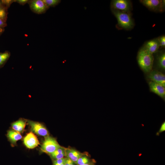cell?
Segmentation results:
<instances>
[{
    "mask_svg": "<svg viewBox=\"0 0 165 165\" xmlns=\"http://www.w3.org/2000/svg\"><path fill=\"white\" fill-rule=\"evenodd\" d=\"M137 61L139 66L144 72L149 73L152 71L154 61L153 56L143 47L138 52Z\"/></svg>",
    "mask_w": 165,
    "mask_h": 165,
    "instance_id": "cell-1",
    "label": "cell"
},
{
    "mask_svg": "<svg viewBox=\"0 0 165 165\" xmlns=\"http://www.w3.org/2000/svg\"><path fill=\"white\" fill-rule=\"evenodd\" d=\"M116 18L119 26L123 29L130 30L132 28L134 24L130 12H126L112 9Z\"/></svg>",
    "mask_w": 165,
    "mask_h": 165,
    "instance_id": "cell-2",
    "label": "cell"
},
{
    "mask_svg": "<svg viewBox=\"0 0 165 165\" xmlns=\"http://www.w3.org/2000/svg\"><path fill=\"white\" fill-rule=\"evenodd\" d=\"M60 146L55 138L48 135L45 137L40 149L43 152L50 155Z\"/></svg>",
    "mask_w": 165,
    "mask_h": 165,
    "instance_id": "cell-3",
    "label": "cell"
},
{
    "mask_svg": "<svg viewBox=\"0 0 165 165\" xmlns=\"http://www.w3.org/2000/svg\"><path fill=\"white\" fill-rule=\"evenodd\" d=\"M140 2L149 10L156 12L164 11L165 0H141Z\"/></svg>",
    "mask_w": 165,
    "mask_h": 165,
    "instance_id": "cell-4",
    "label": "cell"
},
{
    "mask_svg": "<svg viewBox=\"0 0 165 165\" xmlns=\"http://www.w3.org/2000/svg\"><path fill=\"white\" fill-rule=\"evenodd\" d=\"M112 9L130 12L132 8L131 2L128 0H113L111 2Z\"/></svg>",
    "mask_w": 165,
    "mask_h": 165,
    "instance_id": "cell-5",
    "label": "cell"
},
{
    "mask_svg": "<svg viewBox=\"0 0 165 165\" xmlns=\"http://www.w3.org/2000/svg\"><path fill=\"white\" fill-rule=\"evenodd\" d=\"M27 122L31 127V130L36 134L45 137L49 135L48 131L42 124L30 120H27Z\"/></svg>",
    "mask_w": 165,
    "mask_h": 165,
    "instance_id": "cell-6",
    "label": "cell"
},
{
    "mask_svg": "<svg viewBox=\"0 0 165 165\" xmlns=\"http://www.w3.org/2000/svg\"><path fill=\"white\" fill-rule=\"evenodd\" d=\"M31 9L37 14L44 13L49 8L42 0H33L29 2Z\"/></svg>",
    "mask_w": 165,
    "mask_h": 165,
    "instance_id": "cell-7",
    "label": "cell"
},
{
    "mask_svg": "<svg viewBox=\"0 0 165 165\" xmlns=\"http://www.w3.org/2000/svg\"><path fill=\"white\" fill-rule=\"evenodd\" d=\"M148 77L150 81L165 86V75L162 72L156 70L151 71Z\"/></svg>",
    "mask_w": 165,
    "mask_h": 165,
    "instance_id": "cell-8",
    "label": "cell"
},
{
    "mask_svg": "<svg viewBox=\"0 0 165 165\" xmlns=\"http://www.w3.org/2000/svg\"><path fill=\"white\" fill-rule=\"evenodd\" d=\"M24 145L28 148L33 149L39 144V141L34 134L31 132L28 134L23 140Z\"/></svg>",
    "mask_w": 165,
    "mask_h": 165,
    "instance_id": "cell-9",
    "label": "cell"
},
{
    "mask_svg": "<svg viewBox=\"0 0 165 165\" xmlns=\"http://www.w3.org/2000/svg\"><path fill=\"white\" fill-rule=\"evenodd\" d=\"M150 90L163 99L165 97V87L163 85L151 81L148 82Z\"/></svg>",
    "mask_w": 165,
    "mask_h": 165,
    "instance_id": "cell-10",
    "label": "cell"
},
{
    "mask_svg": "<svg viewBox=\"0 0 165 165\" xmlns=\"http://www.w3.org/2000/svg\"><path fill=\"white\" fill-rule=\"evenodd\" d=\"M160 46L158 39L155 38L147 42L143 48L149 53L153 54L158 51Z\"/></svg>",
    "mask_w": 165,
    "mask_h": 165,
    "instance_id": "cell-11",
    "label": "cell"
},
{
    "mask_svg": "<svg viewBox=\"0 0 165 165\" xmlns=\"http://www.w3.org/2000/svg\"><path fill=\"white\" fill-rule=\"evenodd\" d=\"M65 153L66 157L75 163L79 157L84 154L75 149L71 148H66Z\"/></svg>",
    "mask_w": 165,
    "mask_h": 165,
    "instance_id": "cell-12",
    "label": "cell"
},
{
    "mask_svg": "<svg viewBox=\"0 0 165 165\" xmlns=\"http://www.w3.org/2000/svg\"><path fill=\"white\" fill-rule=\"evenodd\" d=\"M65 149L66 148L61 146L54 152L50 155V156L53 160L65 157H66Z\"/></svg>",
    "mask_w": 165,
    "mask_h": 165,
    "instance_id": "cell-13",
    "label": "cell"
},
{
    "mask_svg": "<svg viewBox=\"0 0 165 165\" xmlns=\"http://www.w3.org/2000/svg\"><path fill=\"white\" fill-rule=\"evenodd\" d=\"M26 121L20 119L12 124V128L15 131L20 133H22L24 130L26 126Z\"/></svg>",
    "mask_w": 165,
    "mask_h": 165,
    "instance_id": "cell-14",
    "label": "cell"
},
{
    "mask_svg": "<svg viewBox=\"0 0 165 165\" xmlns=\"http://www.w3.org/2000/svg\"><path fill=\"white\" fill-rule=\"evenodd\" d=\"M7 136L9 140L13 144H15L17 141L22 138L20 133L14 130H9Z\"/></svg>",
    "mask_w": 165,
    "mask_h": 165,
    "instance_id": "cell-15",
    "label": "cell"
},
{
    "mask_svg": "<svg viewBox=\"0 0 165 165\" xmlns=\"http://www.w3.org/2000/svg\"><path fill=\"white\" fill-rule=\"evenodd\" d=\"M10 55V53L8 51L0 53V68L4 65L9 58Z\"/></svg>",
    "mask_w": 165,
    "mask_h": 165,
    "instance_id": "cell-16",
    "label": "cell"
},
{
    "mask_svg": "<svg viewBox=\"0 0 165 165\" xmlns=\"http://www.w3.org/2000/svg\"><path fill=\"white\" fill-rule=\"evenodd\" d=\"M91 161L88 156L84 154L79 157L75 164L76 165H83L88 163Z\"/></svg>",
    "mask_w": 165,
    "mask_h": 165,
    "instance_id": "cell-17",
    "label": "cell"
},
{
    "mask_svg": "<svg viewBox=\"0 0 165 165\" xmlns=\"http://www.w3.org/2000/svg\"><path fill=\"white\" fill-rule=\"evenodd\" d=\"M7 15V9L2 5L0 6V19L6 22Z\"/></svg>",
    "mask_w": 165,
    "mask_h": 165,
    "instance_id": "cell-18",
    "label": "cell"
},
{
    "mask_svg": "<svg viewBox=\"0 0 165 165\" xmlns=\"http://www.w3.org/2000/svg\"><path fill=\"white\" fill-rule=\"evenodd\" d=\"M158 64L159 67L163 70L165 69V53L161 54L158 58Z\"/></svg>",
    "mask_w": 165,
    "mask_h": 165,
    "instance_id": "cell-19",
    "label": "cell"
},
{
    "mask_svg": "<svg viewBox=\"0 0 165 165\" xmlns=\"http://www.w3.org/2000/svg\"><path fill=\"white\" fill-rule=\"evenodd\" d=\"M46 5L49 8L57 5L61 1L59 0H42Z\"/></svg>",
    "mask_w": 165,
    "mask_h": 165,
    "instance_id": "cell-20",
    "label": "cell"
},
{
    "mask_svg": "<svg viewBox=\"0 0 165 165\" xmlns=\"http://www.w3.org/2000/svg\"><path fill=\"white\" fill-rule=\"evenodd\" d=\"M15 1L12 0H1L2 5L7 9H8Z\"/></svg>",
    "mask_w": 165,
    "mask_h": 165,
    "instance_id": "cell-21",
    "label": "cell"
},
{
    "mask_svg": "<svg viewBox=\"0 0 165 165\" xmlns=\"http://www.w3.org/2000/svg\"><path fill=\"white\" fill-rule=\"evenodd\" d=\"M160 46L164 47L165 46V36L163 35L158 38Z\"/></svg>",
    "mask_w": 165,
    "mask_h": 165,
    "instance_id": "cell-22",
    "label": "cell"
},
{
    "mask_svg": "<svg viewBox=\"0 0 165 165\" xmlns=\"http://www.w3.org/2000/svg\"><path fill=\"white\" fill-rule=\"evenodd\" d=\"M165 130V122H164L161 125L159 131L157 133L156 135H159V134L164 131Z\"/></svg>",
    "mask_w": 165,
    "mask_h": 165,
    "instance_id": "cell-23",
    "label": "cell"
},
{
    "mask_svg": "<svg viewBox=\"0 0 165 165\" xmlns=\"http://www.w3.org/2000/svg\"><path fill=\"white\" fill-rule=\"evenodd\" d=\"M65 165H76L73 162L67 157Z\"/></svg>",
    "mask_w": 165,
    "mask_h": 165,
    "instance_id": "cell-24",
    "label": "cell"
},
{
    "mask_svg": "<svg viewBox=\"0 0 165 165\" xmlns=\"http://www.w3.org/2000/svg\"><path fill=\"white\" fill-rule=\"evenodd\" d=\"M7 26L6 22L0 19V27L4 28Z\"/></svg>",
    "mask_w": 165,
    "mask_h": 165,
    "instance_id": "cell-25",
    "label": "cell"
},
{
    "mask_svg": "<svg viewBox=\"0 0 165 165\" xmlns=\"http://www.w3.org/2000/svg\"><path fill=\"white\" fill-rule=\"evenodd\" d=\"M16 1L21 5H23L27 3L28 1V0H16Z\"/></svg>",
    "mask_w": 165,
    "mask_h": 165,
    "instance_id": "cell-26",
    "label": "cell"
},
{
    "mask_svg": "<svg viewBox=\"0 0 165 165\" xmlns=\"http://www.w3.org/2000/svg\"><path fill=\"white\" fill-rule=\"evenodd\" d=\"M65 163H61L58 162H53V165H65Z\"/></svg>",
    "mask_w": 165,
    "mask_h": 165,
    "instance_id": "cell-27",
    "label": "cell"
},
{
    "mask_svg": "<svg viewBox=\"0 0 165 165\" xmlns=\"http://www.w3.org/2000/svg\"><path fill=\"white\" fill-rule=\"evenodd\" d=\"M4 31V28L0 27V35L3 33Z\"/></svg>",
    "mask_w": 165,
    "mask_h": 165,
    "instance_id": "cell-28",
    "label": "cell"
},
{
    "mask_svg": "<svg viewBox=\"0 0 165 165\" xmlns=\"http://www.w3.org/2000/svg\"><path fill=\"white\" fill-rule=\"evenodd\" d=\"M83 165H94V163L93 161H92L86 164Z\"/></svg>",
    "mask_w": 165,
    "mask_h": 165,
    "instance_id": "cell-29",
    "label": "cell"
},
{
    "mask_svg": "<svg viewBox=\"0 0 165 165\" xmlns=\"http://www.w3.org/2000/svg\"><path fill=\"white\" fill-rule=\"evenodd\" d=\"M1 5H2L1 3V0H0V6Z\"/></svg>",
    "mask_w": 165,
    "mask_h": 165,
    "instance_id": "cell-30",
    "label": "cell"
}]
</instances>
